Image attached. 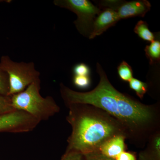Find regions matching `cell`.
I'll return each instance as SVG.
<instances>
[{
    "instance_id": "1",
    "label": "cell",
    "mask_w": 160,
    "mask_h": 160,
    "mask_svg": "<svg viewBox=\"0 0 160 160\" xmlns=\"http://www.w3.org/2000/svg\"><path fill=\"white\" fill-rule=\"evenodd\" d=\"M96 67L100 81L91 91L79 92L60 84L65 105L89 104L103 109L122 125L130 144L138 148L146 147L149 138L160 131V103L146 105L122 93L112 85L99 63Z\"/></svg>"
},
{
    "instance_id": "2",
    "label": "cell",
    "mask_w": 160,
    "mask_h": 160,
    "mask_svg": "<svg viewBox=\"0 0 160 160\" xmlns=\"http://www.w3.org/2000/svg\"><path fill=\"white\" fill-rule=\"evenodd\" d=\"M66 106L69 111L66 120L71 126L72 132L66 152L86 154L97 151L110 138L120 135L126 138L122 125L103 109L89 104Z\"/></svg>"
},
{
    "instance_id": "3",
    "label": "cell",
    "mask_w": 160,
    "mask_h": 160,
    "mask_svg": "<svg viewBox=\"0 0 160 160\" xmlns=\"http://www.w3.org/2000/svg\"><path fill=\"white\" fill-rule=\"evenodd\" d=\"M40 90L41 80H39L22 92L10 96L13 108L27 112L40 122L54 116L59 112V106L51 96L43 97Z\"/></svg>"
},
{
    "instance_id": "4",
    "label": "cell",
    "mask_w": 160,
    "mask_h": 160,
    "mask_svg": "<svg viewBox=\"0 0 160 160\" xmlns=\"http://www.w3.org/2000/svg\"><path fill=\"white\" fill-rule=\"evenodd\" d=\"M0 69L7 73L9 78L8 96L24 91L32 83L40 80V73L35 69L34 63L14 62L8 56L1 58Z\"/></svg>"
},
{
    "instance_id": "5",
    "label": "cell",
    "mask_w": 160,
    "mask_h": 160,
    "mask_svg": "<svg viewBox=\"0 0 160 160\" xmlns=\"http://www.w3.org/2000/svg\"><path fill=\"white\" fill-rule=\"evenodd\" d=\"M53 3L55 6L75 13L77 18L73 23L76 28L80 34L89 38L94 20L102 11L101 8L88 0H54Z\"/></svg>"
},
{
    "instance_id": "6",
    "label": "cell",
    "mask_w": 160,
    "mask_h": 160,
    "mask_svg": "<svg viewBox=\"0 0 160 160\" xmlns=\"http://www.w3.org/2000/svg\"><path fill=\"white\" fill-rule=\"evenodd\" d=\"M40 123L27 112L15 110L0 116V132H29L35 129Z\"/></svg>"
},
{
    "instance_id": "7",
    "label": "cell",
    "mask_w": 160,
    "mask_h": 160,
    "mask_svg": "<svg viewBox=\"0 0 160 160\" xmlns=\"http://www.w3.org/2000/svg\"><path fill=\"white\" fill-rule=\"evenodd\" d=\"M151 7L150 2L146 0L129 2L121 1L115 10L121 20L135 17H144L150 10Z\"/></svg>"
},
{
    "instance_id": "8",
    "label": "cell",
    "mask_w": 160,
    "mask_h": 160,
    "mask_svg": "<svg viewBox=\"0 0 160 160\" xmlns=\"http://www.w3.org/2000/svg\"><path fill=\"white\" fill-rule=\"evenodd\" d=\"M120 20L115 10L109 8L103 9L94 20L89 38L92 39L102 34L110 27L114 26Z\"/></svg>"
},
{
    "instance_id": "9",
    "label": "cell",
    "mask_w": 160,
    "mask_h": 160,
    "mask_svg": "<svg viewBox=\"0 0 160 160\" xmlns=\"http://www.w3.org/2000/svg\"><path fill=\"white\" fill-rule=\"evenodd\" d=\"M126 140L122 135L116 136L103 143L97 151L106 157L115 160L119 155L125 151Z\"/></svg>"
},
{
    "instance_id": "10",
    "label": "cell",
    "mask_w": 160,
    "mask_h": 160,
    "mask_svg": "<svg viewBox=\"0 0 160 160\" xmlns=\"http://www.w3.org/2000/svg\"><path fill=\"white\" fill-rule=\"evenodd\" d=\"M146 148L139 153V160H160V131L149 138Z\"/></svg>"
},
{
    "instance_id": "11",
    "label": "cell",
    "mask_w": 160,
    "mask_h": 160,
    "mask_svg": "<svg viewBox=\"0 0 160 160\" xmlns=\"http://www.w3.org/2000/svg\"><path fill=\"white\" fill-rule=\"evenodd\" d=\"M146 57L149 60L150 65L159 62L160 60V42L154 40L145 49Z\"/></svg>"
},
{
    "instance_id": "12",
    "label": "cell",
    "mask_w": 160,
    "mask_h": 160,
    "mask_svg": "<svg viewBox=\"0 0 160 160\" xmlns=\"http://www.w3.org/2000/svg\"><path fill=\"white\" fill-rule=\"evenodd\" d=\"M134 32L144 41L150 42L154 41L155 37L154 33L150 31L148 24L145 21H139L135 26Z\"/></svg>"
},
{
    "instance_id": "13",
    "label": "cell",
    "mask_w": 160,
    "mask_h": 160,
    "mask_svg": "<svg viewBox=\"0 0 160 160\" xmlns=\"http://www.w3.org/2000/svg\"><path fill=\"white\" fill-rule=\"evenodd\" d=\"M129 87L134 90L137 95L142 99L148 91V84L133 78L129 81Z\"/></svg>"
},
{
    "instance_id": "14",
    "label": "cell",
    "mask_w": 160,
    "mask_h": 160,
    "mask_svg": "<svg viewBox=\"0 0 160 160\" xmlns=\"http://www.w3.org/2000/svg\"><path fill=\"white\" fill-rule=\"evenodd\" d=\"M118 72L120 78L125 82H129L133 78L132 69L125 61H123L118 66Z\"/></svg>"
},
{
    "instance_id": "15",
    "label": "cell",
    "mask_w": 160,
    "mask_h": 160,
    "mask_svg": "<svg viewBox=\"0 0 160 160\" xmlns=\"http://www.w3.org/2000/svg\"><path fill=\"white\" fill-rule=\"evenodd\" d=\"M15 110L12 104L11 96L0 95V116Z\"/></svg>"
},
{
    "instance_id": "16",
    "label": "cell",
    "mask_w": 160,
    "mask_h": 160,
    "mask_svg": "<svg viewBox=\"0 0 160 160\" xmlns=\"http://www.w3.org/2000/svg\"><path fill=\"white\" fill-rule=\"evenodd\" d=\"M9 91V78L5 72L0 69V95L8 96Z\"/></svg>"
},
{
    "instance_id": "17",
    "label": "cell",
    "mask_w": 160,
    "mask_h": 160,
    "mask_svg": "<svg viewBox=\"0 0 160 160\" xmlns=\"http://www.w3.org/2000/svg\"><path fill=\"white\" fill-rule=\"evenodd\" d=\"M75 86L78 88L85 89L89 87L90 83V79L89 76L75 75L73 78Z\"/></svg>"
},
{
    "instance_id": "18",
    "label": "cell",
    "mask_w": 160,
    "mask_h": 160,
    "mask_svg": "<svg viewBox=\"0 0 160 160\" xmlns=\"http://www.w3.org/2000/svg\"><path fill=\"white\" fill-rule=\"evenodd\" d=\"M73 72L75 75L89 76L90 69L89 66L82 63L77 64L73 67Z\"/></svg>"
},
{
    "instance_id": "19",
    "label": "cell",
    "mask_w": 160,
    "mask_h": 160,
    "mask_svg": "<svg viewBox=\"0 0 160 160\" xmlns=\"http://www.w3.org/2000/svg\"><path fill=\"white\" fill-rule=\"evenodd\" d=\"M83 160H115L104 156L96 151L83 155Z\"/></svg>"
},
{
    "instance_id": "20",
    "label": "cell",
    "mask_w": 160,
    "mask_h": 160,
    "mask_svg": "<svg viewBox=\"0 0 160 160\" xmlns=\"http://www.w3.org/2000/svg\"><path fill=\"white\" fill-rule=\"evenodd\" d=\"M61 160H83V155L75 152H65Z\"/></svg>"
},
{
    "instance_id": "21",
    "label": "cell",
    "mask_w": 160,
    "mask_h": 160,
    "mask_svg": "<svg viewBox=\"0 0 160 160\" xmlns=\"http://www.w3.org/2000/svg\"><path fill=\"white\" fill-rule=\"evenodd\" d=\"M115 160H137L134 155L130 152L124 151L119 155Z\"/></svg>"
}]
</instances>
